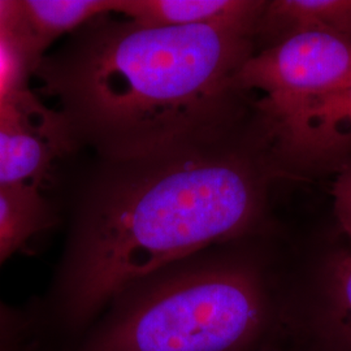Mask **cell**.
I'll return each mask as SVG.
<instances>
[{"label":"cell","mask_w":351,"mask_h":351,"mask_svg":"<svg viewBox=\"0 0 351 351\" xmlns=\"http://www.w3.org/2000/svg\"><path fill=\"white\" fill-rule=\"evenodd\" d=\"M101 162L77 206L50 288L25 308L26 351L68 349L123 289L249 232L280 175L255 133Z\"/></svg>","instance_id":"cell-1"},{"label":"cell","mask_w":351,"mask_h":351,"mask_svg":"<svg viewBox=\"0 0 351 351\" xmlns=\"http://www.w3.org/2000/svg\"><path fill=\"white\" fill-rule=\"evenodd\" d=\"M255 51L254 37L232 29L104 14L34 73L78 143L121 160L255 133V99L239 85Z\"/></svg>","instance_id":"cell-2"},{"label":"cell","mask_w":351,"mask_h":351,"mask_svg":"<svg viewBox=\"0 0 351 351\" xmlns=\"http://www.w3.org/2000/svg\"><path fill=\"white\" fill-rule=\"evenodd\" d=\"M171 264L123 289L64 351H249L272 317L262 268L249 259Z\"/></svg>","instance_id":"cell-3"},{"label":"cell","mask_w":351,"mask_h":351,"mask_svg":"<svg viewBox=\"0 0 351 351\" xmlns=\"http://www.w3.org/2000/svg\"><path fill=\"white\" fill-rule=\"evenodd\" d=\"M351 77V39L306 32L255 51L239 73V85L255 99L256 125L281 119L342 86Z\"/></svg>","instance_id":"cell-4"},{"label":"cell","mask_w":351,"mask_h":351,"mask_svg":"<svg viewBox=\"0 0 351 351\" xmlns=\"http://www.w3.org/2000/svg\"><path fill=\"white\" fill-rule=\"evenodd\" d=\"M256 128L278 173L336 175L351 160V77L326 95Z\"/></svg>","instance_id":"cell-5"},{"label":"cell","mask_w":351,"mask_h":351,"mask_svg":"<svg viewBox=\"0 0 351 351\" xmlns=\"http://www.w3.org/2000/svg\"><path fill=\"white\" fill-rule=\"evenodd\" d=\"M78 141L66 117L25 84L0 101V186H36Z\"/></svg>","instance_id":"cell-6"},{"label":"cell","mask_w":351,"mask_h":351,"mask_svg":"<svg viewBox=\"0 0 351 351\" xmlns=\"http://www.w3.org/2000/svg\"><path fill=\"white\" fill-rule=\"evenodd\" d=\"M116 0H13L7 1L0 30L34 73L51 43L104 14Z\"/></svg>","instance_id":"cell-7"},{"label":"cell","mask_w":351,"mask_h":351,"mask_svg":"<svg viewBox=\"0 0 351 351\" xmlns=\"http://www.w3.org/2000/svg\"><path fill=\"white\" fill-rule=\"evenodd\" d=\"M267 0H116L113 12L143 25L213 26L255 33Z\"/></svg>","instance_id":"cell-8"},{"label":"cell","mask_w":351,"mask_h":351,"mask_svg":"<svg viewBox=\"0 0 351 351\" xmlns=\"http://www.w3.org/2000/svg\"><path fill=\"white\" fill-rule=\"evenodd\" d=\"M306 32L351 39V0H267L255 46L267 49Z\"/></svg>","instance_id":"cell-9"},{"label":"cell","mask_w":351,"mask_h":351,"mask_svg":"<svg viewBox=\"0 0 351 351\" xmlns=\"http://www.w3.org/2000/svg\"><path fill=\"white\" fill-rule=\"evenodd\" d=\"M314 330L326 351H351V249L329 256L315 304Z\"/></svg>","instance_id":"cell-10"},{"label":"cell","mask_w":351,"mask_h":351,"mask_svg":"<svg viewBox=\"0 0 351 351\" xmlns=\"http://www.w3.org/2000/svg\"><path fill=\"white\" fill-rule=\"evenodd\" d=\"M55 223L51 204L36 186H0V268Z\"/></svg>","instance_id":"cell-11"},{"label":"cell","mask_w":351,"mask_h":351,"mask_svg":"<svg viewBox=\"0 0 351 351\" xmlns=\"http://www.w3.org/2000/svg\"><path fill=\"white\" fill-rule=\"evenodd\" d=\"M0 345L11 351H26L29 322L25 308H13L0 300Z\"/></svg>","instance_id":"cell-12"},{"label":"cell","mask_w":351,"mask_h":351,"mask_svg":"<svg viewBox=\"0 0 351 351\" xmlns=\"http://www.w3.org/2000/svg\"><path fill=\"white\" fill-rule=\"evenodd\" d=\"M29 75L19 52L0 30V101L13 88L25 84Z\"/></svg>","instance_id":"cell-13"},{"label":"cell","mask_w":351,"mask_h":351,"mask_svg":"<svg viewBox=\"0 0 351 351\" xmlns=\"http://www.w3.org/2000/svg\"><path fill=\"white\" fill-rule=\"evenodd\" d=\"M330 195L335 216L351 249V160L335 175Z\"/></svg>","instance_id":"cell-14"},{"label":"cell","mask_w":351,"mask_h":351,"mask_svg":"<svg viewBox=\"0 0 351 351\" xmlns=\"http://www.w3.org/2000/svg\"><path fill=\"white\" fill-rule=\"evenodd\" d=\"M5 3H7V1H0V19H1V16H3V13H4V10H5Z\"/></svg>","instance_id":"cell-15"},{"label":"cell","mask_w":351,"mask_h":351,"mask_svg":"<svg viewBox=\"0 0 351 351\" xmlns=\"http://www.w3.org/2000/svg\"><path fill=\"white\" fill-rule=\"evenodd\" d=\"M0 351H11L10 349H7V348H4V346H1L0 345Z\"/></svg>","instance_id":"cell-16"}]
</instances>
